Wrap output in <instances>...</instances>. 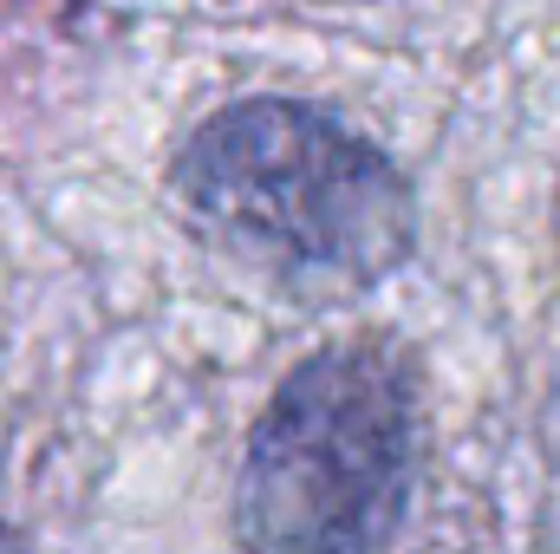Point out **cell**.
<instances>
[{"label": "cell", "instance_id": "3", "mask_svg": "<svg viewBox=\"0 0 560 554\" xmlns=\"http://www.w3.org/2000/svg\"><path fill=\"white\" fill-rule=\"evenodd\" d=\"M0 554H20V542H13V529L0 522Z\"/></svg>", "mask_w": 560, "mask_h": 554}, {"label": "cell", "instance_id": "2", "mask_svg": "<svg viewBox=\"0 0 560 554\" xmlns=\"http://www.w3.org/2000/svg\"><path fill=\"white\" fill-rule=\"evenodd\" d=\"M418 470L411 379L385 346H326L280 379L248 437L235 535L248 554H385Z\"/></svg>", "mask_w": 560, "mask_h": 554}, {"label": "cell", "instance_id": "1", "mask_svg": "<svg viewBox=\"0 0 560 554\" xmlns=\"http://www.w3.org/2000/svg\"><path fill=\"white\" fill-rule=\"evenodd\" d=\"M176 196L229 249L293 280L372 287L418 242L405 170L300 99H242L176 150Z\"/></svg>", "mask_w": 560, "mask_h": 554}]
</instances>
